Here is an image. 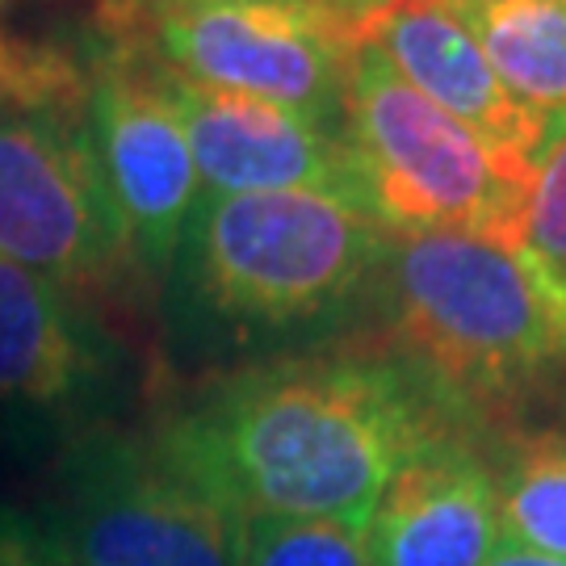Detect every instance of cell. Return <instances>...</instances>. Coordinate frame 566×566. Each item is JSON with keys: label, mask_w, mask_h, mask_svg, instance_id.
<instances>
[{"label": "cell", "mask_w": 566, "mask_h": 566, "mask_svg": "<svg viewBox=\"0 0 566 566\" xmlns=\"http://www.w3.org/2000/svg\"><path fill=\"white\" fill-rule=\"evenodd\" d=\"M453 432L483 428L378 336L210 374L147 437L243 521L365 528L390 479Z\"/></svg>", "instance_id": "6da1fadb"}, {"label": "cell", "mask_w": 566, "mask_h": 566, "mask_svg": "<svg viewBox=\"0 0 566 566\" xmlns=\"http://www.w3.org/2000/svg\"><path fill=\"white\" fill-rule=\"evenodd\" d=\"M390 243L319 193H202L160 285L172 357L214 374L344 340L374 311Z\"/></svg>", "instance_id": "7a4b0ae2"}, {"label": "cell", "mask_w": 566, "mask_h": 566, "mask_svg": "<svg viewBox=\"0 0 566 566\" xmlns=\"http://www.w3.org/2000/svg\"><path fill=\"white\" fill-rule=\"evenodd\" d=\"M374 311L382 340L483 432L566 374V282L528 243L395 235Z\"/></svg>", "instance_id": "3957f363"}, {"label": "cell", "mask_w": 566, "mask_h": 566, "mask_svg": "<svg viewBox=\"0 0 566 566\" xmlns=\"http://www.w3.org/2000/svg\"><path fill=\"white\" fill-rule=\"evenodd\" d=\"M365 25L311 0H97L88 39L340 130Z\"/></svg>", "instance_id": "277c9868"}, {"label": "cell", "mask_w": 566, "mask_h": 566, "mask_svg": "<svg viewBox=\"0 0 566 566\" xmlns=\"http://www.w3.org/2000/svg\"><path fill=\"white\" fill-rule=\"evenodd\" d=\"M340 130L361 168L365 210L390 235L525 243L533 177L416 93L365 39L344 84Z\"/></svg>", "instance_id": "5b68a950"}, {"label": "cell", "mask_w": 566, "mask_h": 566, "mask_svg": "<svg viewBox=\"0 0 566 566\" xmlns=\"http://www.w3.org/2000/svg\"><path fill=\"white\" fill-rule=\"evenodd\" d=\"M39 521L72 566H240V512L118 424L63 446Z\"/></svg>", "instance_id": "8992f818"}, {"label": "cell", "mask_w": 566, "mask_h": 566, "mask_svg": "<svg viewBox=\"0 0 566 566\" xmlns=\"http://www.w3.org/2000/svg\"><path fill=\"white\" fill-rule=\"evenodd\" d=\"M0 261L93 306L143 285L97 164L88 97L0 102Z\"/></svg>", "instance_id": "52a82bcc"}, {"label": "cell", "mask_w": 566, "mask_h": 566, "mask_svg": "<svg viewBox=\"0 0 566 566\" xmlns=\"http://www.w3.org/2000/svg\"><path fill=\"white\" fill-rule=\"evenodd\" d=\"M130 399V361L97 306L0 261V411L72 446L114 428Z\"/></svg>", "instance_id": "ba28073f"}, {"label": "cell", "mask_w": 566, "mask_h": 566, "mask_svg": "<svg viewBox=\"0 0 566 566\" xmlns=\"http://www.w3.org/2000/svg\"><path fill=\"white\" fill-rule=\"evenodd\" d=\"M88 130L97 164L118 210L130 264L143 290H156L177 261L185 227L202 202V177L177 109L164 102L143 63L97 39H88Z\"/></svg>", "instance_id": "9c48e42d"}, {"label": "cell", "mask_w": 566, "mask_h": 566, "mask_svg": "<svg viewBox=\"0 0 566 566\" xmlns=\"http://www.w3.org/2000/svg\"><path fill=\"white\" fill-rule=\"evenodd\" d=\"M130 60L143 63L164 102L177 109L202 193H319L369 214L361 168L344 130L273 102L202 88L139 55Z\"/></svg>", "instance_id": "30bf717a"}, {"label": "cell", "mask_w": 566, "mask_h": 566, "mask_svg": "<svg viewBox=\"0 0 566 566\" xmlns=\"http://www.w3.org/2000/svg\"><path fill=\"white\" fill-rule=\"evenodd\" d=\"M483 432H453L390 479L369 516L374 566H483L500 528V486Z\"/></svg>", "instance_id": "8fae6325"}, {"label": "cell", "mask_w": 566, "mask_h": 566, "mask_svg": "<svg viewBox=\"0 0 566 566\" xmlns=\"http://www.w3.org/2000/svg\"><path fill=\"white\" fill-rule=\"evenodd\" d=\"M365 42L378 46L416 93H424L449 118L474 130L500 160L528 177L537 172L542 156L549 151L546 130L512 102V93L483 60L479 42L449 13L432 4L386 9L382 18L365 25Z\"/></svg>", "instance_id": "7c38bea8"}, {"label": "cell", "mask_w": 566, "mask_h": 566, "mask_svg": "<svg viewBox=\"0 0 566 566\" xmlns=\"http://www.w3.org/2000/svg\"><path fill=\"white\" fill-rule=\"evenodd\" d=\"M479 42L512 102L546 130L566 135V0H424Z\"/></svg>", "instance_id": "4fadbf2b"}, {"label": "cell", "mask_w": 566, "mask_h": 566, "mask_svg": "<svg viewBox=\"0 0 566 566\" xmlns=\"http://www.w3.org/2000/svg\"><path fill=\"white\" fill-rule=\"evenodd\" d=\"M491 465L504 542L566 563V432L512 428Z\"/></svg>", "instance_id": "5bb4252c"}, {"label": "cell", "mask_w": 566, "mask_h": 566, "mask_svg": "<svg viewBox=\"0 0 566 566\" xmlns=\"http://www.w3.org/2000/svg\"><path fill=\"white\" fill-rule=\"evenodd\" d=\"M240 566H374L369 533L315 516H248Z\"/></svg>", "instance_id": "9a60e30c"}, {"label": "cell", "mask_w": 566, "mask_h": 566, "mask_svg": "<svg viewBox=\"0 0 566 566\" xmlns=\"http://www.w3.org/2000/svg\"><path fill=\"white\" fill-rule=\"evenodd\" d=\"M525 243L566 282V135L533 172L525 202Z\"/></svg>", "instance_id": "2e32d148"}, {"label": "cell", "mask_w": 566, "mask_h": 566, "mask_svg": "<svg viewBox=\"0 0 566 566\" xmlns=\"http://www.w3.org/2000/svg\"><path fill=\"white\" fill-rule=\"evenodd\" d=\"M60 549L39 516L0 504V566H55Z\"/></svg>", "instance_id": "e0dca14e"}, {"label": "cell", "mask_w": 566, "mask_h": 566, "mask_svg": "<svg viewBox=\"0 0 566 566\" xmlns=\"http://www.w3.org/2000/svg\"><path fill=\"white\" fill-rule=\"evenodd\" d=\"M483 566H566L563 558H546V554H533V549L525 546H512V542H504L500 537V546H495V554L486 558Z\"/></svg>", "instance_id": "ac0fdd59"}, {"label": "cell", "mask_w": 566, "mask_h": 566, "mask_svg": "<svg viewBox=\"0 0 566 566\" xmlns=\"http://www.w3.org/2000/svg\"><path fill=\"white\" fill-rule=\"evenodd\" d=\"M311 4H327L336 13H348V18H361V21H374L382 18L386 9H395V0H311Z\"/></svg>", "instance_id": "d6986e66"}, {"label": "cell", "mask_w": 566, "mask_h": 566, "mask_svg": "<svg viewBox=\"0 0 566 566\" xmlns=\"http://www.w3.org/2000/svg\"><path fill=\"white\" fill-rule=\"evenodd\" d=\"M399 4H424V0H395V9H399Z\"/></svg>", "instance_id": "ffe728a7"}, {"label": "cell", "mask_w": 566, "mask_h": 566, "mask_svg": "<svg viewBox=\"0 0 566 566\" xmlns=\"http://www.w3.org/2000/svg\"><path fill=\"white\" fill-rule=\"evenodd\" d=\"M55 566H72V563H63V558H55Z\"/></svg>", "instance_id": "44dd1931"}]
</instances>
